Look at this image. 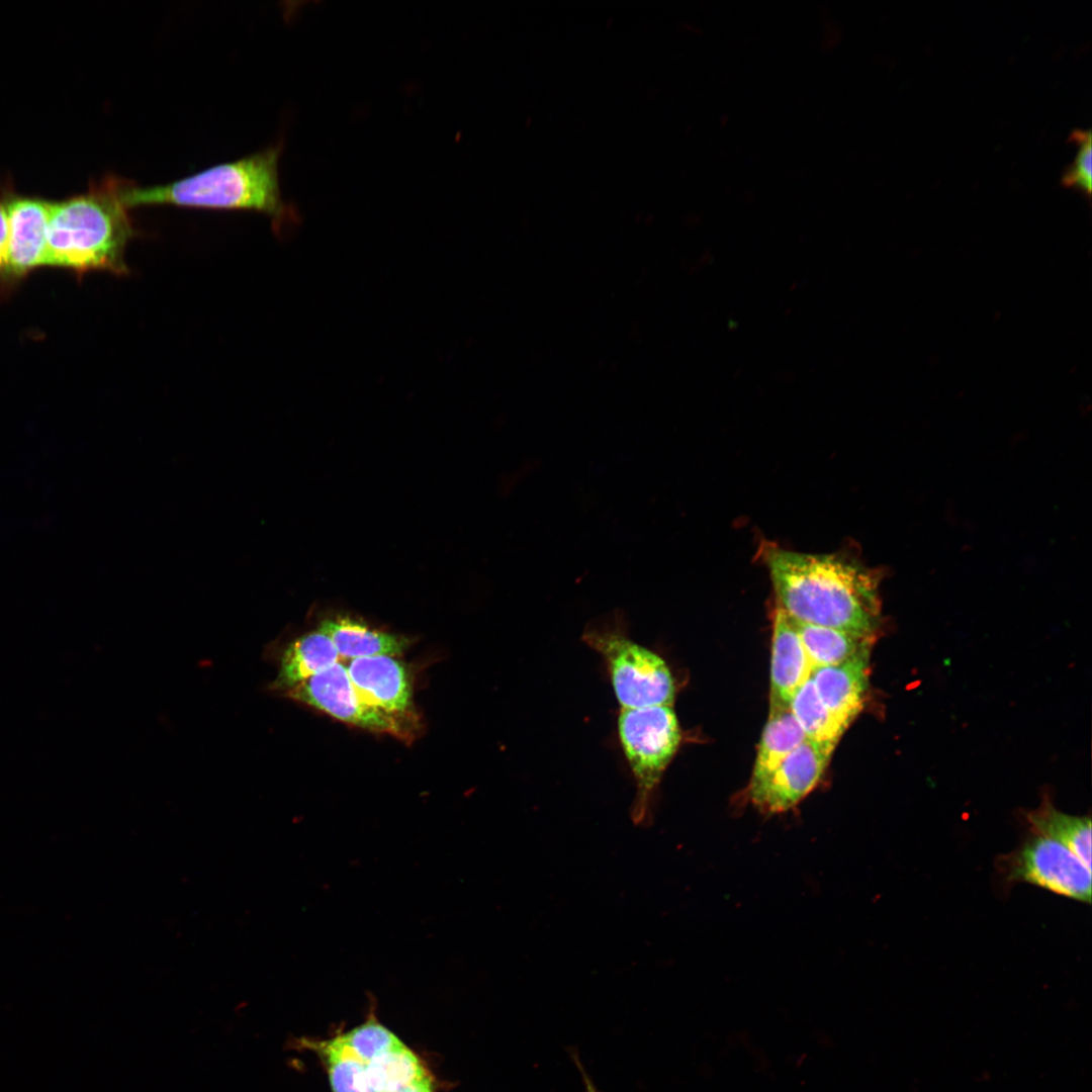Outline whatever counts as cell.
<instances>
[{
    "mask_svg": "<svg viewBox=\"0 0 1092 1092\" xmlns=\"http://www.w3.org/2000/svg\"><path fill=\"white\" fill-rule=\"evenodd\" d=\"M6 185H0V291L3 285L8 256V215L5 201Z\"/></svg>",
    "mask_w": 1092,
    "mask_h": 1092,
    "instance_id": "cell-21",
    "label": "cell"
},
{
    "mask_svg": "<svg viewBox=\"0 0 1092 1092\" xmlns=\"http://www.w3.org/2000/svg\"><path fill=\"white\" fill-rule=\"evenodd\" d=\"M789 709L806 739L823 745L835 747L847 728L822 703L811 676L794 694Z\"/></svg>",
    "mask_w": 1092,
    "mask_h": 1092,
    "instance_id": "cell-19",
    "label": "cell"
},
{
    "mask_svg": "<svg viewBox=\"0 0 1092 1092\" xmlns=\"http://www.w3.org/2000/svg\"><path fill=\"white\" fill-rule=\"evenodd\" d=\"M332 640L318 629L292 641L282 652L272 689L288 691L339 662Z\"/></svg>",
    "mask_w": 1092,
    "mask_h": 1092,
    "instance_id": "cell-15",
    "label": "cell"
},
{
    "mask_svg": "<svg viewBox=\"0 0 1092 1092\" xmlns=\"http://www.w3.org/2000/svg\"><path fill=\"white\" fill-rule=\"evenodd\" d=\"M804 740L805 734L789 708L769 711L749 785L772 771Z\"/></svg>",
    "mask_w": 1092,
    "mask_h": 1092,
    "instance_id": "cell-18",
    "label": "cell"
},
{
    "mask_svg": "<svg viewBox=\"0 0 1092 1092\" xmlns=\"http://www.w3.org/2000/svg\"><path fill=\"white\" fill-rule=\"evenodd\" d=\"M834 748L804 740L772 771L748 786V800L764 814L789 811L815 789Z\"/></svg>",
    "mask_w": 1092,
    "mask_h": 1092,
    "instance_id": "cell-9",
    "label": "cell"
},
{
    "mask_svg": "<svg viewBox=\"0 0 1092 1092\" xmlns=\"http://www.w3.org/2000/svg\"><path fill=\"white\" fill-rule=\"evenodd\" d=\"M1070 140H1073L1078 145V150L1074 160L1062 174V183L1090 195L1092 187L1091 131L1089 129H1075L1072 131Z\"/></svg>",
    "mask_w": 1092,
    "mask_h": 1092,
    "instance_id": "cell-20",
    "label": "cell"
},
{
    "mask_svg": "<svg viewBox=\"0 0 1092 1092\" xmlns=\"http://www.w3.org/2000/svg\"><path fill=\"white\" fill-rule=\"evenodd\" d=\"M870 653L837 665L814 668L811 679L826 708L846 727L862 710L869 690Z\"/></svg>",
    "mask_w": 1092,
    "mask_h": 1092,
    "instance_id": "cell-13",
    "label": "cell"
},
{
    "mask_svg": "<svg viewBox=\"0 0 1092 1092\" xmlns=\"http://www.w3.org/2000/svg\"><path fill=\"white\" fill-rule=\"evenodd\" d=\"M282 143L240 160L219 164L168 184L141 187L121 179L126 207L174 204L213 209L263 212L277 225L295 219L294 209L281 196L278 161Z\"/></svg>",
    "mask_w": 1092,
    "mask_h": 1092,
    "instance_id": "cell-3",
    "label": "cell"
},
{
    "mask_svg": "<svg viewBox=\"0 0 1092 1092\" xmlns=\"http://www.w3.org/2000/svg\"><path fill=\"white\" fill-rule=\"evenodd\" d=\"M769 711L789 708L797 690L810 678L813 667L794 620L776 608L771 641Z\"/></svg>",
    "mask_w": 1092,
    "mask_h": 1092,
    "instance_id": "cell-12",
    "label": "cell"
},
{
    "mask_svg": "<svg viewBox=\"0 0 1092 1092\" xmlns=\"http://www.w3.org/2000/svg\"><path fill=\"white\" fill-rule=\"evenodd\" d=\"M794 622L813 669L841 664L870 653L875 639L844 630Z\"/></svg>",
    "mask_w": 1092,
    "mask_h": 1092,
    "instance_id": "cell-17",
    "label": "cell"
},
{
    "mask_svg": "<svg viewBox=\"0 0 1092 1092\" xmlns=\"http://www.w3.org/2000/svg\"><path fill=\"white\" fill-rule=\"evenodd\" d=\"M8 215L7 266L0 295H7L36 269L47 267V236L51 201L23 195L6 185Z\"/></svg>",
    "mask_w": 1092,
    "mask_h": 1092,
    "instance_id": "cell-10",
    "label": "cell"
},
{
    "mask_svg": "<svg viewBox=\"0 0 1092 1092\" xmlns=\"http://www.w3.org/2000/svg\"><path fill=\"white\" fill-rule=\"evenodd\" d=\"M1032 833L1051 838L1070 849L1091 870V818L1058 810L1044 798L1040 806L1025 815Z\"/></svg>",
    "mask_w": 1092,
    "mask_h": 1092,
    "instance_id": "cell-16",
    "label": "cell"
},
{
    "mask_svg": "<svg viewBox=\"0 0 1092 1092\" xmlns=\"http://www.w3.org/2000/svg\"><path fill=\"white\" fill-rule=\"evenodd\" d=\"M285 695L347 724L406 737L405 718L383 713L365 703L352 684L347 667L340 661L286 691Z\"/></svg>",
    "mask_w": 1092,
    "mask_h": 1092,
    "instance_id": "cell-8",
    "label": "cell"
},
{
    "mask_svg": "<svg viewBox=\"0 0 1092 1092\" xmlns=\"http://www.w3.org/2000/svg\"><path fill=\"white\" fill-rule=\"evenodd\" d=\"M777 607L793 620L875 638L882 573L845 553L797 552L763 542Z\"/></svg>",
    "mask_w": 1092,
    "mask_h": 1092,
    "instance_id": "cell-1",
    "label": "cell"
},
{
    "mask_svg": "<svg viewBox=\"0 0 1092 1092\" xmlns=\"http://www.w3.org/2000/svg\"><path fill=\"white\" fill-rule=\"evenodd\" d=\"M121 179L110 176L84 193L51 201L47 267L73 272L128 274L125 249L136 231L120 196Z\"/></svg>",
    "mask_w": 1092,
    "mask_h": 1092,
    "instance_id": "cell-2",
    "label": "cell"
},
{
    "mask_svg": "<svg viewBox=\"0 0 1092 1092\" xmlns=\"http://www.w3.org/2000/svg\"><path fill=\"white\" fill-rule=\"evenodd\" d=\"M617 619L589 625L582 638L603 657L621 709L671 706L674 682L666 662L630 639Z\"/></svg>",
    "mask_w": 1092,
    "mask_h": 1092,
    "instance_id": "cell-5",
    "label": "cell"
},
{
    "mask_svg": "<svg viewBox=\"0 0 1092 1092\" xmlns=\"http://www.w3.org/2000/svg\"><path fill=\"white\" fill-rule=\"evenodd\" d=\"M618 733L637 788L632 818L640 823L679 746L680 730L671 706H651L621 709Z\"/></svg>",
    "mask_w": 1092,
    "mask_h": 1092,
    "instance_id": "cell-6",
    "label": "cell"
},
{
    "mask_svg": "<svg viewBox=\"0 0 1092 1092\" xmlns=\"http://www.w3.org/2000/svg\"><path fill=\"white\" fill-rule=\"evenodd\" d=\"M346 667L359 696L369 706L399 717L411 713V680L404 665L394 656L360 657Z\"/></svg>",
    "mask_w": 1092,
    "mask_h": 1092,
    "instance_id": "cell-11",
    "label": "cell"
},
{
    "mask_svg": "<svg viewBox=\"0 0 1092 1092\" xmlns=\"http://www.w3.org/2000/svg\"><path fill=\"white\" fill-rule=\"evenodd\" d=\"M1004 883H1028L1084 903L1091 902V870L1070 849L1030 833L1008 854L996 859Z\"/></svg>",
    "mask_w": 1092,
    "mask_h": 1092,
    "instance_id": "cell-7",
    "label": "cell"
},
{
    "mask_svg": "<svg viewBox=\"0 0 1092 1092\" xmlns=\"http://www.w3.org/2000/svg\"><path fill=\"white\" fill-rule=\"evenodd\" d=\"M583 1079H584L586 1092H598L596 1087L594 1086L592 1080L588 1078V1076L585 1073H583Z\"/></svg>",
    "mask_w": 1092,
    "mask_h": 1092,
    "instance_id": "cell-22",
    "label": "cell"
},
{
    "mask_svg": "<svg viewBox=\"0 0 1092 1092\" xmlns=\"http://www.w3.org/2000/svg\"><path fill=\"white\" fill-rule=\"evenodd\" d=\"M301 1044L323 1061L332 1092H434L422 1059L374 1017L329 1039L302 1038Z\"/></svg>",
    "mask_w": 1092,
    "mask_h": 1092,
    "instance_id": "cell-4",
    "label": "cell"
},
{
    "mask_svg": "<svg viewBox=\"0 0 1092 1092\" xmlns=\"http://www.w3.org/2000/svg\"><path fill=\"white\" fill-rule=\"evenodd\" d=\"M318 630L332 640L340 658L349 661L376 655L395 657L410 645L407 638L373 629L349 617L325 620Z\"/></svg>",
    "mask_w": 1092,
    "mask_h": 1092,
    "instance_id": "cell-14",
    "label": "cell"
}]
</instances>
